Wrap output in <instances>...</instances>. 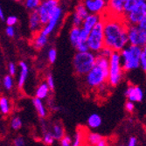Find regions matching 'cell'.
Returning <instances> with one entry per match:
<instances>
[{"mask_svg": "<svg viewBox=\"0 0 146 146\" xmlns=\"http://www.w3.org/2000/svg\"><path fill=\"white\" fill-rule=\"evenodd\" d=\"M103 140L102 135L96 132H88L85 134L84 142L86 143L87 146H96Z\"/></svg>", "mask_w": 146, "mask_h": 146, "instance_id": "obj_18", "label": "cell"}, {"mask_svg": "<svg viewBox=\"0 0 146 146\" xmlns=\"http://www.w3.org/2000/svg\"><path fill=\"white\" fill-rule=\"evenodd\" d=\"M5 33L8 37L10 38H13L15 36V29L14 26H7L5 29Z\"/></svg>", "mask_w": 146, "mask_h": 146, "instance_id": "obj_41", "label": "cell"}, {"mask_svg": "<svg viewBox=\"0 0 146 146\" xmlns=\"http://www.w3.org/2000/svg\"><path fill=\"white\" fill-rule=\"evenodd\" d=\"M83 77L86 87L91 89H101L108 85L109 60L96 55L94 67Z\"/></svg>", "mask_w": 146, "mask_h": 146, "instance_id": "obj_2", "label": "cell"}, {"mask_svg": "<svg viewBox=\"0 0 146 146\" xmlns=\"http://www.w3.org/2000/svg\"><path fill=\"white\" fill-rule=\"evenodd\" d=\"M33 104L34 106V108H35L38 116L41 118H45L47 115V111H46V106H45L43 101L35 97L33 99Z\"/></svg>", "mask_w": 146, "mask_h": 146, "instance_id": "obj_21", "label": "cell"}, {"mask_svg": "<svg viewBox=\"0 0 146 146\" xmlns=\"http://www.w3.org/2000/svg\"><path fill=\"white\" fill-rule=\"evenodd\" d=\"M41 2H45V1H48V0H40Z\"/></svg>", "mask_w": 146, "mask_h": 146, "instance_id": "obj_49", "label": "cell"}, {"mask_svg": "<svg viewBox=\"0 0 146 146\" xmlns=\"http://www.w3.org/2000/svg\"><path fill=\"white\" fill-rule=\"evenodd\" d=\"M123 17L128 25H137L143 19H146V5L128 13Z\"/></svg>", "mask_w": 146, "mask_h": 146, "instance_id": "obj_12", "label": "cell"}, {"mask_svg": "<svg viewBox=\"0 0 146 146\" xmlns=\"http://www.w3.org/2000/svg\"><path fill=\"white\" fill-rule=\"evenodd\" d=\"M74 13H76V14H77L80 18H81L82 19H84L89 14L88 11V10L86 9V7L83 5L82 3H79V4L76 5Z\"/></svg>", "mask_w": 146, "mask_h": 146, "instance_id": "obj_29", "label": "cell"}, {"mask_svg": "<svg viewBox=\"0 0 146 146\" xmlns=\"http://www.w3.org/2000/svg\"><path fill=\"white\" fill-rule=\"evenodd\" d=\"M125 96L129 102H141L143 100V91L138 86L129 85L125 90Z\"/></svg>", "mask_w": 146, "mask_h": 146, "instance_id": "obj_14", "label": "cell"}, {"mask_svg": "<svg viewBox=\"0 0 146 146\" xmlns=\"http://www.w3.org/2000/svg\"><path fill=\"white\" fill-rule=\"evenodd\" d=\"M14 146H25V139L22 137H19L13 141Z\"/></svg>", "mask_w": 146, "mask_h": 146, "instance_id": "obj_43", "label": "cell"}, {"mask_svg": "<svg viewBox=\"0 0 146 146\" xmlns=\"http://www.w3.org/2000/svg\"><path fill=\"white\" fill-rule=\"evenodd\" d=\"M42 129H43V142L46 145H52L54 143V138L52 136L50 130L46 128L45 123H42Z\"/></svg>", "mask_w": 146, "mask_h": 146, "instance_id": "obj_25", "label": "cell"}, {"mask_svg": "<svg viewBox=\"0 0 146 146\" xmlns=\"http://www.w3.org/2000/svg\"><path fill=\"white\" fill-rule=\"evenodd\" d=\"M139 63H140V68H142V69L143 71H145L146 70V49H145V47H143L142 49Z\"/></svg>", "mask_w": 146, "mask_h": 146, "instance_id": "obj_33", "label": "cell"}, {"mask_svg": "<svg viewBox=\"0 0 146 146\" xmlns=\"http://www.w3.org/2000/svg\"><path fill=\"white\" fill-rule=\"evenodd\" d=\"M43 25L40 22V19H39L38 12L36 11H31L29 15V29L30 31L36 34L41 31Z\"/></svg>", "mask_w": 146, "mask_h": 146, "instance_id": "obj_15", "label": "cell"}, {"mask_svg": "<svg viewBox=\"0 0 146 146\" xmlns=\"http://www.w3.org/2000/svg\"><path fill=\"white\" fill-rule=\"evenodd\" d=\"M82 146H87V145H82Z\"/></svg>", "mask_w": 146, "mask_h": 146, "instance_id": "obj_51", "label": "cell"}, {"mask_svg": "<svg viewBox=\"0 0 146 146\" xmlns=\"http://www.w3.org/2000/svg\"><path fill=\"white\" fill-rule=\"evenodd\" d=\"M47 58H48V61L51 64H54L56 61V59H57V51H56L55 48L49 49V51L47 52Z\"/></svg>", "mask_w": 146, "mask_h": 146, "instance_id": "obj_32", "label": "cell"}, {"mask_svg": "<svg viewBox=\"0 0 146 146\" xmlns=\"http://www.w3.org/2000/svg\"><path fill=\"white\" fill-rule=\"evenodd\" d=\"M58 6H60L59 0H48V1L41 2L36 11L38 12V15L40 19V22L43 26L48 22L49 19Z\"/></svg>", "mask_w": 146, "mask_h": 146, "instance_id": "obj_8", "label": "cell"}, {"mask_svg": "<svg viewBox=\"0 0 146 146\" xmlns=\"http://www.w3.org/2000/svg\"><path fill=\"white\" fill-rule=\"evenodd\" d=\"M104 46L113 52H121L128 44V25L123 18L102 15Z\"/></svg>", "mask_w": 146, "mask_h": 146, "instance_id": "obj_1", "label": "cell"}, {"mask_svg": "<svg viewBox=\"0 0 146 146\" xmlns=\"http://www.w3.org/2000/svg\"><path fill=\"white\" fill-rule=\"evenodd\" d=\"M60 146H72V137L69 136H64L60 140Z\"/></svg>", "mask_w": 146, "mask_h": 146, "instance_id": "obj_38", "label": "cell"}, {"mask_svg": "<svg viewBox=\"0 0 146 146\" xmlns=\"http://www.w3.org/2000/svg\"><path fill=\"white\" fill-rule=\"evenodd\" d=\"M7 26H14L18 23V18L16 16H9L5 19Z\"/></svg>", "mask_w": 146, "mask_h": 146, "instance_id": "obj_39", "label": "cell"}, {"mask_svg": "<svg viewBox=\"0 0 146 146\" xmlns=\"http://www.w3.org/2000/svg\"><path fill=\"white\" fill-rule=\"evenodd\" d=\"M0 19L2 20L5 19V14H4V11H3V9H2V6L0 5Z\"/></svg>", "mask_w": 146, "mask_h": 146, "instance_id": "obj_47", "label": "cell"}, {"mask_svg": "<svg viewBox=\"0 0 146 146\" xmlns=\"http://www.w3.org/2000/svg\"><path fill=\"white\" fill-rule=\"evenodd\" d=\"M74 48L77 50L78 52H84L89 51L87 43L84 42V41H79V43L77 44V46H76Z\"/></svg>", "mask_w": 146, "mask_h": 146, "instance_id": "obj_36", "label": "cell"}, {"mask_svg": "<svg viewBox=\"0 0 146 146\" xmlns=\"http://www.w3.org/2000/svg\"><path fill=\"white\" fill-rule=\"evenodd\" d=\"M88 50L94 54L98 52L104 47V36H103V21H99L93 29L90 31L86 41Z\"/></svg>", "mask_w": 146, "mask_h": 146, "instance_id": "obj_6", "label": "cell"}, {"mask_svg": "<svg viewBox=\"0 0 146 146\" xmlns=\"http://www.w3.org/2000/svg\"><path fill=\"white\" fill-rule=\"evenodd\" d=\"M47 41H48V37L39 32V33H36L34 38H33V46L35 49L39 50V49H42L43 47H45L46 46Z\"/></svg>", "mask_w": 146, "mask_h": 146, "instance_id": "obj_19", "label": "cell"}, {"mask_svg": "<svg viewBox=\"0 0 146 146\" xmlns=\"http://www.w3.org/2000/svg\"><path fill=\"white\" fill-rule=\"evenodd\" d=\"M50 91L51 90L48 88L47 84L46 82H42L37 88V89L35 91V97L38 99H40V100L46 99L48 97Z\"/></svg>", "mask_w": 146, "mask_h": 146, "instance_id": "obj_22", "label": "cell"}, {"mask_svg": "<svg viewBox=\"0 0 146 146\" xmlns=\"http://www.w3.org/2000/svg\"><path fill=\"white\" fill-rule=\"evenodd\" d=\"M123 0H107V11L110 16L123 18Z\"/></svg>", "mask_w": 146, "mask_h": 146, "instance_id": "obj_13", "label": "cell"}, {"mask_svg": "<svg viewBox=\"0 0 146 146\" xmlns=\"http://www.w3.org/2000/svg\"><path fill=\"white\" fill-rule=\"evenodd\" d=\"M23 125V123H22V120L20 119V117L19 116H15L11 119V129H13L14 130H18Z\"/></svg>", "mask_w": 146, "mask_h": 146, "instance_id": "obj_30", "label": "cell"}, {"mask_svg": "<svg viewBox=\"0 0 146 146\" xmlns=\"http://www.w3.org/2000/svg\"><path fill=\"white\" fill-rule=\"evenodd\" d=\"M83 19H82L80 18L76 13H73V16H72V25H73V27H81L82 24Z\"/></svg>", "mask_w": 146, "mask_h": 146, "instance_id": "obj_35", "label": "cell"}, {"mask_svg": "<svg viewBox=\"0 0 146 146\" xmlns=\"http://www.w3.org/2000/svg\"><path fill=\"white\" fill-rule=\"evenodd\" d=\"M127 146H137V139L135 137H131L129 139L128 145Z\"/></svg>", "mask_w": 146, "mask_h": 146, "instance_id": "obj_44", "label": "cell"}, {"mask_svg": "<svg viewBox=\"0 0 146 146\" xmlns=\"http://www.w3.org/2000/svg\"><path fill=\"white\" fill-rule=\"evenodd\" d=\"M80 30L81 27H72L69 33V39L71 45L75 47L80 41Z\"/></svg>", "mask_w": 146, "mask_h": 146, "instance_id": "obj_24", "label": "cell"}, {"mask_svg": "<svg viewBox=\"0 0 146 146\" xmlns=\"http://www.w3.org/2000/svg\"><path fill=\"white\" fill-rule=\"evenodd\" d=\"M141 47L136 46H127L121 52H119L121 58V64L123 72L137 69L140 68V54Z\"/></svg>", "mask_w": 146, "mask_h": 146, "instance_id": "obj_3", "label": "cell"}, {"mask_svg": "<svg viewBox=\"0 0 146 146\" xmlns=\"http://www.w3.org/2000/svg\"><path fill=\"white\" fill-rule=\"evenodd\" d=\"M3 84H4V87L7 90H11L12 88V87H13V80H12L11 75L5 76V78L3 80Z\"/></svg>", "mask_w": 146, "mask_h": 146, "instance_id": "obj_34", "label": "cell"}, {"mask_svg": "<svg viewBox=\"0 0 146 146\" xmlns=\"http://www.w3.org/2000/svg\"><path fill=\"white\" fill-rule=\"evenodd\" d=\"M0 111H1L3 115H8L11 112L10 102L5 96L0 97Z\"/></svg>", "mask_w": 146, "mask_h": 146, "instance_id": "obj_27", "label": "cell"}, {"mask_svg": "<svg viewBox=\"0 0 146 146\" xmlns=\"http://www.w3.org/2000/svg\"><path fill=\"white\" fill-rule=\"evenodd\" d=\"M62 16H63V11L60 6H58L56 8V10L54 11V12L52 13L51 18L49 19L48 22L42 27L40 33H42L44 35H46L47 37L50 34H52L54 33V31L56 29L58 24L60 22Z\"/></svg>", "mask_w": 146, "mask_h": 146, "instance_id": "obj_10", "label": "cell"}, {"mask_svg": "<svg viewBox=\"0 0 146 146\" xmlns=\"http://www.w3.org/2000/svg\"><path fill=\"white\" fill-rule=\"evenodd\" d=\"M120 146H124V145H123V144H122V145H120Z\"/></svg>", "mask_w": 146, "mask_h": 146, "instance_id": "obj_50", "label": "cell"}, {"mask_svg": "<svg viewBox=\"0 0 146 146\" xmlns=\"http://www.w3.org/2000/svg\"><path fill=\"white\" fill-rule=\"evenodd\" d=\"M96 54L90 51L84 52H76L73 59V68L75 74L82 77L86 75L96 63Z\"/></svg>", "mask_w": 146, "mask_h": 146, "instance_id": "obj_4", "label": "cell"}, {"mask_svg": "<svg viewBox=\"0 0 146 146\" xmlns=\"http://www.w3.org/2000/svg\"><path fill=\"white\" fill-rule=\"evenodd\" d=\"M128 44L141 48L145 47L146 44V30L140 29L137 25H128L127 27Z\"/></svg>", "mask_w": 146, "mask_h": 146, "instance_id": "obj_7", "label": "cell"}, {"mask_svg": "<svg viewBox=\"0 0 146 146\" xmlns=\"http://www.w3.org/2000/svg\"><path fill=\"white\" fill-rule=\"evenodd\" d=\"M123 77V70L121 64L120 54L117 52H113L109 60V77L108 85L115 87L121 82Z\"/></svg>", "mask_w": 146, "mask_h": 146, "instance_id": "obj_5", "label": "cell"}, {"mask_svg": "<svg viewBox=\"0 0 146 146\" xmlns=\"http://www.w3.org/2000/svg\"><path fill=\"white\" fill-rule=\"evenodd\" d=\"M96 146H109V144H108V143H107V141H106L105 139H103L100 143H98Z\"/></svg>", "mask_w": 146, "mask_h": 146, "instance_id": "obj_46", "label": "cell"}, {"mask_svg": "<svg viewBox=\"0 0 146 146\" xmlns=\"http://www.w3.org/2000/svg\"><path fill=\"white\" fill-rule=\"evenodd\" d=\"M125 109L128 112H133V110H135V103L129 101H127L125 103Z\"/></svg>", "mask_w": 146, "mask_h": 146, "instance_id": "obj_42", "label": "cell"}, {"mask_svg": "<svg viewBox=\"0 0 146 146\" xmlns=\"http://www.w3.org/2000/svg\"><path fill=\"white\" fill-rule=\"evenodd\" d=\"M143 5H146V0H125L123 3V16Z\"/></svg>", "mask_w": 146, "mask_h": 146, "instance_id": "obj_16", "label": "cell"}, {"mask_svg": "<svg viewBox=\"0 0 146 146\" xmlns=\"http://www.w3.org/2000/svg\"><path fill=\"white\" fill-rule=\"evenodd\" d=\"M19 68H20V72H19V76L18 80V87L19 88H22L25 83L26 79H27V76L29 74V68H28V65L25 61H20Z\"/></svg>", "mask_w": 146, "mask_h": 146, "instance_id": "obj_17", "label": "cell"}, {"mask_svg": "<svg viewBox=\"0 0 146 146\" xmlns=\"http://www.w3.org/2000/svg\"><path fill=\"white\" fill-rule=\"evenodd\" d=\"M41 1L40 0H24L25 7L30 12L37 11L38 6L40 5Z\"/></svg>", "mask_w": 146, "mask_h": 146, "instance_id": "obj_28", "label": "cell"}, {"mask_svg": "<svg viewBox=\"0 0 146 146\" xmlns=\"http://www.w3.org/2000/svg\"><path fill=\"white\" fill-rule=\"evenodd\" d=\"M13 1H16V2H20V1H24V0H13Z\"/></svg>", "mask_w": 146, "mask_h": 146, "instance_id": "obj_48", "label": "cell"}, {"mask_svg": "<svg viewBox=\"0 0 146 146\" xmlns=\"http://www.w3.org/2000/svg\"><path fill=\"white\" fill-rule=\"evenodd\" d=\"M112 54H113V51H112L111 49H110V48H108V47L104 46V47L98 52L97 55H98V56H101V57H102V58H105V59L110 60V56L112 55Z\"/></svg>", "mask_w": 146, "mask_h": 146, "instance_id": "obj_31", "label": "cell"}, {"mask_svg": "<svg viewBox=\"0 0 146 146\" xmlns=\"http://www.w3.org/2000/svg\"><path fill=\"white\" fill-rule=\"evenodd\" d=\"M102 19V15L88 14L82 21L81 30H80V41H87V38L93 27Z\"/></svg>", "mask_w": 146, "mask_h": 146, "instance_id": "obj_9", "label": "cell"}, {"mask_svg": "<svg viewBox=\"0 0 146 146\" xmlns=\"http://www.w3.org/2000/svg\"><path fill=\"white\" fill-rule=\"evenodd\" d=\"M52 136L54 137V140H60L64 136H65V130L63 126L59 123H55L52 125L51 129H49Z\"/></svg>", "mask_w": 146, "mask_h": 146, "instance_id": "obj_20", "label": "cell"}, {"mask_svg": "<svg viewBox=\"0 0 146 146\" xmlns=\"http://www.w3.org/2000/svg\"><path fill=\"white\" fill-rule=\"evenodd\" d=\"M138 27L142 30H146V19H143L141 22H139L137 25Z\"/></svg>", "mask_w": 146, "mask_h": 146, "instance_id": "obj_45", "label": "cell"}, {"mask_svg": "<svg viewBox=\"0 0 146 146\" xmlns=\"http://www.w3.org/2000/svg\"><path fill=\"white\" fill-rule=\"evenodd\" d=\"M84 138H85L84 132L82 130H77L74 138L72 139V146H82V145H83Z\"/></svg>", "mask_w": 146, "mask_h": 146, "instance_id": "obj_26", "label": "cell"}, {"mask_svg": "<svg viewBox=\"0 0 146 146\" xmlns=\"http://www.w3.org/2000/svg\"><path fill=\"white\" fill-rule=\"evenodd\" d=\"M83 5L86 7L89 14L103 15L107 9V0H82Z\"/></svg>", "mask_w": 146, "mask_h": 146, "instance_id": "obj_11", "label": "cell"}, {"mask_svg": "<svg viewBox=\"0 0 146 146\" xmlns=\"http://www.w3.org/2000/svg\"><path fill=\"white\" fill-rule=\"evenodd\" d=\"M87 123H88V126L90 129H98L102 123V119L101 115L95 113L88 116Z\"/></svg>", "mask_w": 146, "mask_h": 146, "instance_id": "obj_23", "label": "cell"}, {"mask_svg": "<svg viewBox=\"0 0 146 146\" xmlns=\"http://www.w3.org/2000/svg\"><path fill=\"white\" fill-rule=\"evenodd\" d=\"M46 83L47 84V86H48V88H50V90H54V87H55V84H54V77H52V74H47Z\"/></svg>", "mask_w": 146, "mask_h": 146, "instance_id": "obj_37", "label": "cell"}, {"mask_svg": "<svg viewBox=\"0 0 146 146\" xmlns=\"http://www.w3.org/2000/svg\"><path fill=\"white\" fill-rule=\"evenodd\" d=\"M8 70H9V74L11 76H13L16 74V72H17V67L16 65L13 63V62H11L9 65H8Z\"/></svg>", "mask_w": 146, "mask_h": 146, "instance_id": "obj_40", "label": "cell"}, {"mask_svg": "<svg viewBox=\"0 0 146 146\" xmlns=\"http://www.w3.org/2000/svg\"><path fill=\"white\" fill-rule=\"evenodd\" d=\"M123 2H124V1H125V0H123Z\"/></svg>", "mask_w": 146, "mask_h": 146, "instance_id": "obj_52", "label": "cell"}]
</instances>
